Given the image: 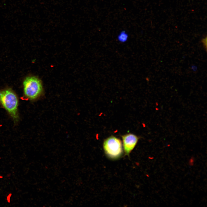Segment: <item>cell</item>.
I'll return each mask as SVG.
<instances>
[{
	"instance_id": "cell-1",
	"label": "cell",
	"mask_w": 207,
	"mask_h": 207,
	"mask_svg": "<svg viewBox=\"0 0 207 207\" xmlns=\"http://www.w3.org/2000/svg\"><path fill=\"white\" fill-rule=\"evenodd\" d=\"M0 102L14 120L17 121L18 100L15 93L9 89L0 91Z\"/></svg>"
},
{
	"instance_id": "cell-2",
	"label": "cell",
	"mask_w": 207,
	"mask_h": 207,
	"mask_svg": "<svg viewBox=\"0 0 207 207\" xmlns=\"http://www.w3.org/2000/svg\"><path fill=\"white\" fill-rule=\"evenodd\" d=\"M23 85L24 94L30 100L36 99L40 96L42 93L41 81L36 77L30 76L26 77L23 82Z\"/></svg>"
},
{
	"instance_id": "cell-3",
	"label": "cell",
	"mask_w": 207,
	"mask_h": 207,
	"mask_svg": "<svg viewBox=\"0 0 207 207\" xmlns=\"http://www.w3.org/2000/svg\"><path fill=\"white\" fill-rule=\"evenodd\" d=\"M103 147L104 152L109 158L113 160L119 158L123 152L121 140L114 136H111L104 141Z\"/></svg>"
},
{
	"instance_id": "cell-4",
	"label": "cell",
	"mask_w": 207,
	"mask_h": 207,
	"mask_svg": "<svg viewBox=\"0 0 207 207\" xmlns=\"http://www.w3.org/2000/svg\"><path fill=\"white\" fill-rule=\"evenodd\" d=\"M122 137L125 154L129 156L130 153L136 145L139 138L136 135L131 133L124 135Z\"/></svg>"
},
{
	"instance_id": "cell-5",
	"label": "cell",
	"mask_w": 207,
	"mask_h": 207,
	"mask_svg": "<svg viewBox=\"0 0 207 207\" xmlns=\"http://www.w3.org/2000/svg\"><path fill=\"white\" fill-rule=\"evenodd\" d=\"M128 38V35L125 31L120 32L117 37V39L119 42L122 43L126 42Z\"/></svg>"
},
{
	"instance_id": "cell-6",
	"label": "cell",
	"mask_w": 207,
	"mask_h": 207,
	"mask_svg": "<svg viewBox=\"0 0 207 207\" xmlns=\"http://www.w3.org/2000/svg\"><path fill=\"white\" fill-rule=\"evenodd\" d=\"M201 42L202 44L203 47L205 49V50H207V37H206L205 38L202 39Z\"/></svg>"
}]
</instances>
